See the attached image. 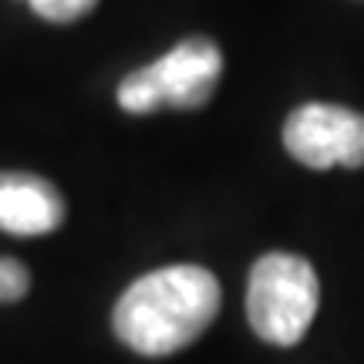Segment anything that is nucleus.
<instances>
[{
    "label": "nucleus",
    "mask_w": 364,
    "mask_h": 364,
    "mask_svg": "<svg viewBox=\"0 0 364 364\" xmlns=\"http://www.w3.org/2000/svg\"><path fill=\"white\" fill-rule=\"evenodd\" d=\"M321 304L317 273L304 257L267 253L253 263L247 284V317L257 338L277 348H294Z\"/></svg>",
    "instance_id": "nucleus-2"
},
{
    "label": "nucleus",
    "mask_w": 364,
    "mask_h": 364,
    "mask_svg": "<svg viewBox=\"0 0 364 364\" xmlns=\"http://www.w3.org/2000/svg\"><path fill=\"white\" fill-rule=\"evenodd\" d=\"M31 287V273L21 260L14 257H0V304H14L21 300Z\"/></svg>",
    "instance_id": "nucleus-7"
},
{
    "label": "nucleus",
    "mask_w": 364,
    "mask_h": 364,
    "mask_svg": "<svg viewBox=\"0 0 364 364\" xmlns=\"http://www.w3.org/2000/svg\"><path fill=\"white\" fill-rule=\"evenodd\" d=\"M223 75V54L209 38H186L149 68L118 85V105L129 115L159 108H203Z\"/></svg>",
    "instance_id": "nucleus-3"
},
{
    "label": "nucleus",
    "mask_w": 364,
    "mask_h": 364,
    "mask_svg": "<svg viewBox=\"0 0 364 364\" xmlns=\"http://www.w3.org/2000/svg\"><path fill=\"white\" fill-rule=\"evenodd\" d=\"M287 152L307 169H361L364 166V115L344 105L307 102L294 108L284 125Z\"/></svg>",
    "instance_id": "nucleus-4"
},
{
    "label": "nucleus",
    "mask_w": 364,
    "mask_h": 364,
    "mask_svg": "<svg viewBox=\"0 0 364 364\" xmlns=\"http://www.w3.org/2000/svg\"><path fill=\"white\" fill-rule=\"evenodd\" d=\"M220 297V280L206 267H159L118 297L112 327L135 354L166 358L189 348L216 321Z\"/></svg>",
    "instance_id": "nucleus-1"
},
{
    "label": "nucleus",
    "mask_w": 364,
    "mask_h": 364,
    "mask_svg": "<svg viewBox=\"0 0 364 364\" xmlns=\"http://www.w3.org/2000/svg\"><path fill=\"white\" fill-rule=\"evenodd\" d=\"M65 223V199L48 179L31 172H0V230L44 236Z\"/></svg>",
    "instance_id": "nucleus-5"
},
{
    "label": "nucleus",
    "mask_w": 364,
    "mask_h": 364,
    "mask_svg": "<svg viewBox=\"0 0 364 364\" xmlns=\"http://www.w3.org/2000/svg\"><path fill=\"white\" fill-rule=\"evenodd\" d=\"M31 11L51 21V24H71V21H81L85 14L95 11L98 0H27Z\"/></svg>",
    "instance_id": "nucleus-6"
}]
</instances>
